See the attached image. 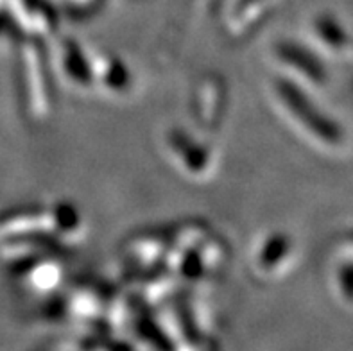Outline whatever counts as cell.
Listing matches in <instances>:
<instances>
[{"label":"cell","mask_w":353,"mask_h":351,"mask_svg":"<svg viewBox=\"0 0 353 351\" xmlns=\"http://www.w3.org/2000/svg\"><path fill=\"white\" fill-rule=\"evenodd\" d=\"M285 99L287 104L292 108L296 119L307 128L309 133H312L327 146H337L343 142L345 133H343V128L337 124V120L319 110V106H316L312 99L307 97L303 92H300L296 86L287 85Z\"/></svg>","instance_id":"6da1fadb"},{"label":"cell","mask_w":353,"mask_h":351,"mask_svg":"<svg viewBox=\"0 0 353 351\" xmlns=\"http://www.w3.org/2000/svg\"><path fill=\"white\" fill-rule=\"evenodd\" d=\"M316 27V34H319L321 41L330 49L341 50L348 49L350 45V34L346 31V27L334 17H321L314 23Z\"/></svg>","instance_id":"7a4b0ae2"},{"label":"cell","mask_w":353,"mask_h":351,"mask_svg":"<svg viewBox=\"0 0 353 351\" xmlns=\"http://www.w3.org/2000/svg\"><path fill=\"white\" fill-rule=\"evenodd\" d=\"M337 283H339L341 296L348 303H353V262H346L341 265L337 272Z\"/></svg>","instance_id":"3957f363"}]
</instances>
